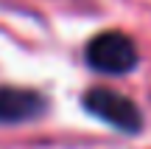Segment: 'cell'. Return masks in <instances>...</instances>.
Wrapping results in <instances>:
<instances>
[{
    "instance_id": "cell-1",
    "label": "cell",
    "mask_w": 151,
    "mask_h": 149,
    "mask_svg": "<svg viewBox=\"0 0 151 149\" xmlns=\"http://www.w3.org/2000/svg\"><path fill=\"white\" fill-rule=\"evenodd\" d=\"M84 110L90 116L101 118L104 124L120 129V132H140L143 129V113L140 107L134 104L132 99H126L123 93L109 87H92L90 93L84 96Z\"/></svg>"
},
{
    "instance_id": "cell-2",
    "label": "cell",
    "mask_w": 151,
    "mask_h": 149,
    "mask_svg": "<svg viewBox=\"0 0 151 149\" xmlns=\"http://www.w3.org/2000/svg\"><path fill=\"white\" fill-rule=\"evenodd\" d=\"M137 59L140 56H137L134 42L120 31H104L92 37L87 45V65L98 73H112V76L129 73L134 71Z\"/></svg>"
},
{
    "instance_id": "cell-3",
    "label": "cell",
    "mask_w": 151,
    "mask_h": 149,
    "mask_svg": "<svg viewBox=\"0 0 151 149\" xmlns=\"http://www.w3.org/2000/svg\"><path fill=\"white\" fill-rule=\"evenodd\" d=\"M45 99L34 90L0 87V124H20L45 113Z\"/></svg>"
}]
</instances>
